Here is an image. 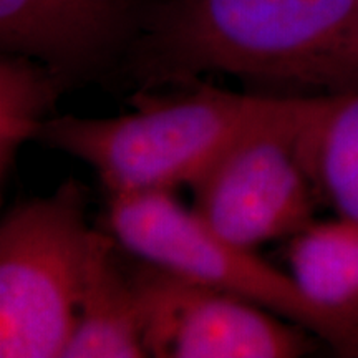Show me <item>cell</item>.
Listing matches in <instances>:
<instances>
[{
	"label": "cell",
	"mask_w": 358,
	"mask_h": 358,
	"mask_svg": "<svg viewBox=\"0 0 358 358\" xmlns=\"http://www.w3.org/2000/svg\"><path fill=\"white\" fill-rule=\"evenodd\" d=\"M287 261L303 295L358 343V222H312L292 237Z\"/></svg>",
	"instance_id": "9"
},
{
	"label": "cell",
	"mask_w": 358,
	"mask_h": 358,
	"mask_svg": "<svg viewBox=\"0 0 358 358\" xmlns=\"http://www.w3.org/2000/svg\"><path fill=\"white\" fill-rule=\"evenodd\" d=\"M122 70L141 90L226 73L257 95L358 87V0H161Z\"/></svg>",
	"instance_id": "1"
},
{
	"label": "cell",
	"mask_w": 358,
	"mask_h": 358,
	"mask_svg": "<svg viewBox=\"0 0 358 358\" xmlns=\"http://www.w3.org/2000/svg\"><path fill=\"white\" fill-rule=\"evenodd\" d=\"M129 267L148 357L292 358L308 352L303 327L245 299L138 259Z\"/></svg>",
	"instance_id": "6"
},
{
	"label": "cell",
	"mask_w": 358,
	"mask_h": 358,
	"mask_svg": "<svg viewBox=\"0 0 358 358\" xmlns=\"http://www.w3.org/2000/svg\"><path fill=\"white\" fill-rule=\"evenodd\" d=\"M271 95L201 85L178 95L140 90L131 113L53 116L38 140L95 169L110 196L173 191L192 182L252 122Z\"/></svg>",
	"instance_id": "2"
},
{
	"label": "cell",
	"mask_w": 358,
	"mask_h": 358,
	"mask_svg": "<svg viewBox=\"0 0 358 358\" xmlns=\"http://www.w3.org/2000/svg\"><path fill=\"white\" fill-rule=\"evenodd\" d=\"M306 163L319 199L337 217L358 222V87L317 96Z\"/></svg>",
	"instance_id": "10"
},
{
	"label": "cell",
	"mask_w": 358,
	"mask_h": 358,
	"mask_svg": "<svg viewBox=\"0 0 358 358\" xmlns=\"http://www.w3.org/2000/svg\"><path fill=\"white\" fill-rule=\"evenodd\" d=\"M70 179L13 208L0 226V357L64 358L77 320L92 229Z\"/></svg>",
	"instance_id": "3"
},
{
	"label": "cell",
	"mask_w": 358,
	"mask_h": 358,
	"mask_svg": "<svg viewBox=\"0 0 358 358\" xmlns=\"http://www.w3.org/2000/svg\"><path fill=\"white\" fill-rule=\"evenodd\" d=\"M111 234L93 231L77 320L64 358H143L141 313L129 267Z\"/></svg>",
	"instance_id": "8"
},
{
	"label": "cell",
	"mask_w": 358,
	"mask_h": 358,
	"mask_svg": "<svg viewBox=\"0 0 358 358\" xmlns=\"http://www.w3.org/2000/svg\"><path fill=\"white\" fill-rule=\"evenodd\" d=\"M317 96H268L191 185L196 214L224 239L254 250L313 222L319 196L306 163V134Z\"/></svg>",
	"instance_id": "4"
},
{
	"label": "cell",
	"mask_w": 358,
	"mask_h": 358,
	"mask_svg": "<svg viewBox=\"0 0 358 358\" xmlns=\"http://www.w3.org/2000/svg\"><path fill=\"white\" fill-rule=\"evenodd\" d=\"M106 219L110 234L134 257L257 303L317 334L343 355H358L352 332L313 306L292 275L224 239L171 191L110 196Z\"/></svg>",
	"instance_id": "5"
},
{
	"label": "cell",
	"mask_w": 358,
	"mask_h": 358,
	"mask_svg": "<svg viewBox=\"0 0 358 358\" xmlns=\"http://www.w3.org/2000/svg\"><path fill=\"white\" fill-rule=\"evenodd\" d=\"M146 0H0V47L30 57L73 87L122 66Z\"/></svg>",
	"instance_id": "7"
},
{
	"label": "cell",
	"mask_w": 358,
	"mask_h": 358,
	"mask_svg": "<svg viewBox=\"0 0 358 358\" xmlns=\"http://www.w3.org/2000/svg\"><path fill=\"white\" fill-rule=\"evenodd\" d=\"M66 83L47 65L30 57L2 53L0 58V176L6 179L20 148L38 140L53 118Z\"/></svg>",
	"instance_id": "11"
}]
</instances>
